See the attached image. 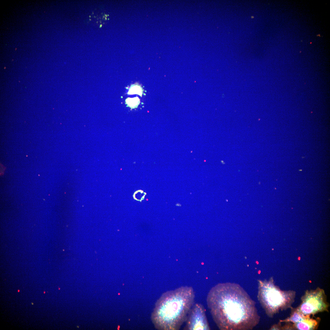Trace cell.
Instances as JSON below:
<instances>
[{
  "instance_id": "6da1fadb",
  "label": "cell",
  "mask_w": 330,
  "mask_h": 330,
  "mask_svg": "<svg viewBox=\"0 0 330 330\" xmlns=\"http://www.w3.org/2000/svg\"><path fill=\"white\" fill-rule=\"evenodd\" d=\"M207 306L222 330H251L260 321L255 302L239 284H218L209 292Z\"/></svg>"
},
{
  "instance_id": "7a4b0ae2",
  "label": "cell",
  "mask_w": 330,
  "mask_h": 330,
  "mask_svg": "<svg viewBox=\"0 0 330 330\" xmlns=\"http://www.w3.org/2000/svg\"><path fill=\"white\" fill-rule=\"evenodd\" d=\"M195 295L191 287L182 286L164 293L157 300L152 314L156 329L179 330L194 304Z\"/></svg>"
},
{
  "instance_id": "3957f363",
  "label": "cell",
  "mask_w": 330,
  "mask_h": 330,
  "mask_svg": "<svg viewBox=\"0 0 330 330\" xmlns=\"http://www.w3.org/2000/svg\"><path fill=\"white\" fill-rule=\"evenodd\" d=\"M258 299L267 315L272 317L280 310L292 307L296 293L293 290L283 291L276 285L273 278L258 280Z\"/></svg>"
},
{
  "instance_id": "277c9868",
  "label": "cell",
  "mask_w": 330,
  "mask_h": 330,
  "mask_svg": "<svg viewBox=\"0 0 330 330\" xmlns=\"http://www.w3.org/2000/svg\"><path fill=\"white\" fill-rule=\"evenodd\" d=\"M301 302L297 307L304 315L312 316L319 313L328 312L329 304L324 289L317 287L306 290L301 298Z\"/></svg>"
},
{
  "instance_id": "5b68a950",
  "label": "cell",
  "mask_w": 330,
  "mask_h": 330,
  "mask_svg": "<svg viewBox=\"0 0 330 330\" xmlns=\"http://www.w3.org/2000/svg\"><path fill=\"white\" fill-rule=\"evenodd\" d=\"M184 330H210L204 308L201 304H193L188 314Z\"/></svg>"
},
{
  "instance_id": "8992f818",
  "label": "cell",
  "mask_w": 330,
  "mask_h": 330,
  "mask_svg": "<svg viewBox=\"0 0 330 330\" xmlns=\"http://www.w3.org/2000/svg\"><path fill=\"white\" fill-rule=\"evenodd\" d=\"M321 319L319 317L305 315L299 321L294 323H289V329L315 330L318 328Z\"/></svg>"
},
{
  "instance_id": "52a82bcc",
  "label": "cell",
  "mask_w": 330,
  "mask_h": 330,
  "mask_svg": "<svg viewBox=\"0 0 330 330\" xmlns=\"http://www.w3.org/2000/svg\"><path fill=\"white\" fill-rule=\"evenodd\" d=\"M291 309V312L290 316L285 319L280 320L279 322L294 323L300 321L305 315L299 311L297 307H292Z\"/></svg>"
},
{
  "instance_id": "ba28073f",
  "label": "cell",
  "mask_w": 330,
  "mask_h": 330,
  "mask_svg": "<svg viewBox=\"0 0 330 330\" xmlns=\"http://www.w3.org/2000/svg\"><path fill=\"white\" fill-rule=\"evenodd\" d=\"M143 91V89L139 85L137 84H132L129 89L127 94L129 95L137 94L142 97Z\"/></svg>"
},
{
  "instance_id": "9c48e42d",
  "label": "cell",
  "mask_w": 330,
  "mask_h": 330,
  "mask_svg": "<svg viewBox=\"0 0 330 330\" xmlns=\"http://www.w3.org/2000/svg\"><path fill=\"white\" fill-rule=\"evenodd\" d=\"M140 100L138 97L133 98H128L126 100L127 106L131 109H134L137 108L140 104Z\"/></svg>"
}]
</instances>
